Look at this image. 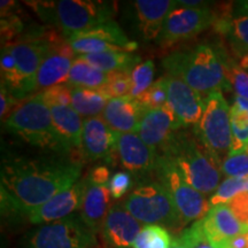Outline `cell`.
Listing matches in <instances>:
<instances>
[{
  "instance_id": "cell-42",
  "label": "cell",
  "mask_w": 248,
  "mask_h": 248,
  "mask_svg": "<svg viewBox=\"0 0 248 248\" xmlns=\"http://www.w3.org/2000/svg\"><path fill=\"white\" fill-rule=\"evenodd\" d=\"M237 7L240 9L239 14H246V15H248V1L238 2Z\"/></svg>"
},
{
  "instance_id": "cell-23",
  "label": "cell",
  "mask_w": 248,
  "mask_h": 248,
  "mask_svg": "<svg viewBox=\"0 0 248 248\" xmlns=\"http://www.w3.org/2000/svg\"><path fill=\"white\" fill-rule=\"evenodd\" d=\"M177 5L170 0H137L133 2L139 29L146 39H157L164 20Z\"/></svg>"
},
{
  "instance_id": "cell-45",
  "label": "cell",
  "mask_w": 248,
  "mask_h": 248,
  "mask_svg": "<svg viewBox=\"0 0 248 248\" xmlns=\"http://www.w3.org/2000/svg\"><path fill=\"white\" fill-rule=\"evenodd\" d=\"M215 248H230V247H229L228 245H226L225 243H223V244L217 245V246H215Z\"/></svg>"
},
{
  "instance_id": "cell-6",
  "label": "cell",
  "mask_w": 248,
  "mask_h": 248,
  "mask_svg": "<svg viewBox=\"0 0 248 248\" xmlns=\"http://www.w3.org/2000/svg\"><path fill=\"white\" fill-rule=\"evenodd\" d=\"M122 204L141 224L166 226L172 231L185 225L170 194L157 181L137 186Z\"/></svg>"
},
{
  "instance_id": "cell-18",
  "label": "cell",
  "mask_w": 248,
  "mask_h": 248,
  "mask_svg": "<svg viewBox=\"0 0 248 248\" xmlns=\"http://www.w3.org/2000/svg\"><path fill=\"white\" fill-rule=\"evenodd\" d=\"M141 223L124 208L122 203L111 206L100 234L106 248H132L141 231Z\"/></svg>"
},
{
  "instance_id": "cell-1",
  "label": "cell",
  "mask_w": 248,
  "mask_h": 248,
  "mask_svg": "<svg viewBox=\"0 0 248 248\" xmlns=\"http://www.w3.org/2000/svg\"><path fill=\"white\" fill-rule=\"evenodd\" d=\"M82 161L70 155L46 157L13 156L1 163V213L12 221L27 218L78 182Z\"/></svg>"
},
{
  "instance_id": "cell-27",
  "label": "cell",
  "mask_w": 248,
  "mask_h": 248,
  "mask_svg": "<svg viewBox=\"0 0 248 248\" xmlns=\"http://www.w3.org/2000/svg\"><path fill=\"white\" fill-rule=\"evenodd\" d=\"M108 73L93 67L84 59L77 57L70 68L67 83L71 86L101 90L107 83Z\"/></svg>"
},
{
  "instance_id": "cell-2",
  "label": "cell",
  "mask_w": 248,
  "mask_h": 248,
  "mask_svg": "<svg viewBox=\"0 0 248 248\" xmlns=\"http://www.w3.org/2000/svg\"><path fill=\"white\" fill-rule=\"evenodd\" d=\"M229 61L221 51L209 44L178 51L163 60L167 74L178 76L201 95L215 91H229Z\"/></svg>"
},
{
  "instance_id": "cell-29",
  "label": "cell",
  "mask_w": 248,
  "mask_h": 248,
  "mask_svg": "<svg viewBox=\"0 0 248 248\" xmlns=\"http://www.w3.org/2000/svg\"><path fill=\"white\" fill-rule=\"evenodd\" d=\"M172 243L170 233L160 225H145L136 238L132 248H170Z\"/></svg>"
},
{
  "instance_id": "cell-36",
  "label": "cell",
  "mask_w": 248,
  "mask_h": 248,
  "mask_svg": "<svg viewBox=\"0 0 248 248\" xmlns=\"http://www.w3.org/2000/svg\"><path fill=\"white\" fill-rule=\"evenodd\" d=\"M71 91L73 86L63 83L40 92L43 99L48 107L52 106H71Z\"/></svg>"
},
{
  "instance_id": "cell-15",
  "label": "cell",
  "mask_w": 248,
  "mask_h": 248,
  "mask_svg": "<svg viewBox=\"0 0 248 248\" xmlns=\"http://www.w3.org/2000/svg\"><path fill=\"white\" fill-rule=\"evenodd\" d=\"M159 154L146 145L137 133H119L114 159L137 178L154 173Z\"/></svg>"
},
{
  "instance_id": "cell-30",
  "label": "cell",
  "mask_w": 248,
  "mask_h": 248,
  "mask_svg": "<svg viewBox=\"0 0 248 248\" xmlns=\"http://www.w3.org/2000/svg\"><path fill=\"white\" fill-rule=\"evenodd\" d=\"M137 100L145 111L166 106L168 104V90H167L166 77L155 80L140 97L137 98Z\"/></svg>"
},
{
  "instance_id": "cell-41",
  "label": "cell",
  "mask_w": 248,
  "mask_h": 248,
  "mask_svg": "<svg viewBox=\"0 0 248 248\" xmlns=\"http://www.w3.org/2000/svg\"><path fill=\"white\" fill-rule=\"evenodd\" d=\"M230 248H248V233L239 234L232 239L225 241Z\"/></svg>"
},
{
  "instance_id": "cell-32",
  "label": "cell",
  "mask_w": 248,
  "mask_h": 248,
  "mask_svg": "<svg viewBox=\"0 0 248 248\" xmlns=\"http://www.w3.org/2000/svg\"><path fill=\"white\" fill-rule=\"evenodd\" d=\"M247 190V178H228L219 184L215 193L212 195L210 206L228 204L240 192Z\"/></svg>"
},
{
  "instance_id": "cell-28",
  "label": "cell",
  "mask_w": 248,
  "mask_h": 248,
  "mask_svg": "<svg viewBox=\"0 0 248 248\" xmlns=\"http://www.w3.org/2000/svg\"><path fill=\"white\" fill-rule=\"evenodd\" d=\"M109 98L101 90H92L73 86L71 107L80 116L95 117L104 113Z\"/></svg>"
},
{
  "instance_id": "cell-7",
  "label": "cell",
  "mask_w": 248,
  "mask_h": 248,
  "mask_svg": "<svg viewBox=\"0 0 248 248\" xmlns=\"http://www.w3.org/2000/svg\"><path fill=\"white\" fill-rule=\"evenodd\" d=\"M54 32L55 30L49 28H38L20 36L11 44L2 46L11 51L16 62L18 79L16 99L26 98L28 94L33 93L35 77L48 53Z\"/></svg>"
},
{
  "instance_id": "cell-33",
  "label": "cell",
  "mask_w": 248,
  "mask_h": 248,
  "mask_svg": "<svg viewBox=\"0 0 248 248\" xmlns=\"http://www.w3.org/2000/svg\"><path fill=\"white\" fill-rule=\"evenodd\" d=\"M131 88V73H128V71H111V73H108L107 83L101 89V91L108 98L111 99L130 95Z\"/></svg>"
},
{
  "instance_id": "cell-39",
  "label": "cell",
  "mask_w": 248,
  "mask_h": 248,
  "mask_svg": "<svg viewBox=\"0 0 248 248\" xmlns=\"http://www.w3.org/2000/svg\"><path fill=\"white\" fill-rule=\"evenodd\" d=\"M232 213L243 224L247 225L248 223V191L245 190L240 192L237 197L233 198L228 203Z\"/></svg>"
},
{
  "instance_id": "cell-37",
  "label": "cell",
  "mask_w": 248,
  "mask_h": 248,
  "mask_svg": "<svg viewBox=\"0 0 248 248\" xmlns=\"http://www.w3.org/2000/svg\"><path fill=\"white\" fill-rule=\"evenodd\" d=\"M229 80L231 89L237 97L248 100V74L240 66L230 64L229 68Z\"/></svg>"
},
{
  "instance_id": "cell-10",
  "label": "cell",
  "mask_w": 248,
  "mask_h": 248,
  "mask_svg": "<svg viewBox=\"0 0 248 248\" xmlns=\"http://www.w3.org/2000/svg\"><path fill=\"white\" fill-rule=\"evenodd\" d=\"M79 214L47 223L31 232L28 248H94L97 238Z\"/></svg>"
},
{
  "instance_id": "cell-24",
  "label": "cell",
  "mask_w": 248,
  "mask_h": 248,
  "mask_svg": "<svg viewBox=\"0 0 248 248\" xmlns=\"http://www.w3.org/2000/svg\"><path fill=\"white\" fill-rule=\"evenodd\" d=\"M214 27L217 32L223 33L228 39L232 51L243 59L248 55V15L223 12L219 16L215 14Z\"/></svg>"
},
{
  "instance_id": "cell-34",
  "label": "cell",
  "mask_w": 248,
  "mask_h": 248,
  "mask_svg": "<svg viewBox=\"0 0 248 248\" xmlns=\"http://www.w3.org/2000/svg\"><path fill=\"white\" fill-rule=\"evenodd\" d=\"M222 172L228 178H248V148L226 155L222 162Z\"/></svg>"
},
{
  "instance_id": "cell-12",
  "label": "cell",
  "mask_w": 248,
  "mask_h": 248,
  "mask_svg": "<svg viewBox=\"0 0 248 248\" xmlns=\"http://www.w3.org/2000/svg\"><path fill=\"white\" fill-rule=\"evenodd\" d=\"M68 42L76 54L85 55L102 52H131L137 43L131 42L115 21H108L91 29L71 36Z\"/></svg>"
},
{
  "instance_id": "cell-11",
  "label": "cell",
  "mask_w": 248,
  "mask_h": 248,
  "mask_svg": "<svg viewBox=\"0 0 248 248\" xmlns=\"http://www.w3.org/2000/svg\"><path fill=\"white\" fill-rule=\"evenodd\" d=\"M177 4V2H176ZM215 13L207 7H173L164 20L162 30L157 37L161 46H172L191 39L214 24Z\"/></svg>"
},
{
  "instance_id": "cell-19",
  "label": "cell",
  "mask_w": 248,
  "mask_h": 248,
  "mask_svg": "<svg viewBox=\"0 0 248 248\" xmlns=\"http://www.w3.org/2000/svg\"><path fill=\"white\" fill-rule=\"evenodd\" d=\"M182 126L168 104L162 108L146 110L139 124L137 135L152 150L159 152Z\"/></svg>"
},
{
  "instance_id": "cell-17",
  "label": "cell",
  "mask_w": 248,
  "mask_h": 248,
  "mask_svg": "<svg viewBox=\"0 0 248 248\" xmlns=\"http://www.w3.org/2000/svg\"><path fill=\"white\" fill-rule=\"evenodd\" d=\"M84 190L85 183L83 178L55 195L47 202L30 210L26 219L32 224H47L73 215L74 212L82 207Z\"/></svg>"
},
{
  "instance_id": "cell-40",
  "label": "cell",
  "mask_w": 248,
  "mask_h": 248,
  "mask_svg": "<svg viewBox=\"0 0 248 248\" xmlns=\"http://www.w3.org/2000/svg\"><path fill=\"white\" fill-rule=\"evenodd\" d=\"M0 101H1V120L6 119L7 120L9 116L12 115V113L16 109L18 106L17 105V99H15L12 93L5 88L4 85H1V94H0Z\"/></svg>"
},
{
  "instance_id": "cell-16",
  "label": "cell",
  "mask_w": 248,
  "mask_h": 248,
  "mask_svg": "<svg viewBox=\"0 0 248 248\" xmlns=\"http://www.w3.org/2000/svg\"><path fill=\"white\" fill-rule=\"evenodd\" d=\"M168 105L173 110L183 129L195 126L204 111V99L200 93L186 84L181 77L167 74Z\"/></svg>"
},
{
  "instance_id": "cell-26",
  "label": "cell",
  "mask_w": 248,
  "mask_h": 248,
  "mask_svg": "<svg viewBox=\"0 0 248 248\" xmlns=\"http://www.w3.org/2000/svg\"><path fill=\"white\" fill-rule=\"evenodd\" d=\"M79 57L105 73H111V71L131 73L140 63V58L129 52H102V53L85 54Z\"/></svg>"
},
{
  "instance_id": "cell-14",
  "label": "cell",
  "mask_w": 248,
  "mask_h": 248,
  "mask_svg": "<svg viewBox=\"0 0 248 248\" xmlns=\"http://www.w3.org/2000/svg\"><path fill=\"white\" fill-rule=\"evenodd\" d=\"M76 53L68 39H63L55 31L51 40L48 53L40 64L33 82V92L67 83L70 68Z\"/></svg>"
},
{
  "instance_id": "cell-25",
  "label": "cell",
  "mask_w": 248,
  "mask_h": 248,
  "mask_svg": "<svg viewBox=\"0 0 248 248\" xmlns=\"http://www.w3.org/2000/svg\"><path fill=\"white\" fill-rule=\"evenodd\" d=\"M51 110L53 124L61 136L73 150L82 148L83 123L82 116L71 106H52Z\"/></svg>"
},
{
  "instance_id": "cell-46",
  "label": "cell",
  "mask_w": 248,
  "mask_h": 248,
  "mask_svg": "<svg viewBox=\"0 0 248 248\" xmlns=\"http://www.w3.org/2000/svg\"><path fill=\"white\" fill-rule=\"evenodd\" d=\"M247 191H248V178H247Z\"/></svg>"
},
{
  "instance_id": "cell-4",
  "label": "cell",
  "mask_w": 248,
  "mask_h": 248,
  "mask_svg": "<svg viewBox=\"0 0 248 248\" xmlns=\"http://www.w3.org/2000/svg\"><path fill=\"white\" fill-rule=\"evenodd\" d=\"M6 129L33 146L69 155L73 148L67 144L55 129L51 110L40 92L18 105L12 115L5 121Z\"/></svg>"
},
{
  "instance_id": "cell-43",
  "label": "cell",
  "mask_w": 248,
  "mask_h": 248,
  "mask_svg": "<svg viewBox=\"0 0 248 248\" xmlns=\"http://www.w3.org/2000/svg\"><path fill=\"white\" fill-rule=\"evenodd\" d=\"M170 248H186V247L184 246V244H183L182 241L178 239V237H177V238H175V239L172 240L171 246H170Z\"/></svg>"
},
{
  "instance_id": "cell-3",
  "label": "cell",
  "mask_w": 248,
  "mask_h": 248,
  "mask_svg": "<svg viewBox=\"0 0 248 248\" xmlns=\"http://www.w3.org/2000/svg\"><path fill=\"white\" fill-rule=\"evenodd\" d=\"M176 164L183 177L202 194H210L218 187L222 177V162L194 133L176 131L157 152Z\"/></svg>"
},
{
  "instance_id": "cell-20",
  "label": "cell",
  "mask_w": 248,
  "mask_h": 248,
  "mask_svg": "<svg viewBox=\"0 0 248 248\" xmlns=\"http://www.w3.org/2000/svg\"><path fill=\"white\" fill-rule=\"evenodd\" d=\"M119 132L111 130L100 116L89 117L83 123L80 152L89 160L114 159Z\"/></svg>"
},
{
  "instance_id": "cell-5",
  "label": "cell",
  "mask_w": 248,
  "mask_h": 248,
  "mask_svg": "<svg viewBox=\"0 0 248 248\" xmlns=\"http://www.w3.org/2000/svg\"><path fill=\"white\" fill-rule=\"evenodd\" d=\"M31 7L44 20L52 22L62 36H71L111 21L115 13L114 2L93 0H60V1L31 2Z\"/></svg>"
},
{
  "instance_id": "cell-21",
  "label": "cell",
  "mask_w": 248,
  "mask_h": 248,
  "mask_svg": "<svg viewBox=\"0 0 248 248\" xmlns=\"http://www.w3.org/2000/svg\"><path fill=\"white\" fill-rule=\"evenodd\" d=\"M145 110L137 99L111 98L102 113V119L111 130L119 133H137Z\"/></svg>"
},
{
  "instance_id": "cell-22",
  "label": "cell",
  "mask_w": 248,
  "mask_h": 248,
  "mask_svg": "<svg viewBox=\"0 0 248 248\" xmlns=\"http://www.w3.org/2000/svg\"><path fill=\"white\" fill-rule=\"evenodd\" d=\"M203 228L214 247L239 234L248 233V226L241 223L228 204L214 206L202 218Z\"/></svg>"
},
{
  "instance_id": "cell-9",
  "label": "cell",
  "mask_w": 248,
  "mask_h": 248,
  "mask_svg": "<svg viewBox=\"0 0 248 248\" xmlns=\"http://www.w3.org/2000/svg\"><path fill=\"white\" fill-rule=\"evenodd\" d=\"M193 133L208 150L221 157L230 152L232 142L230 107L222 91L212 92L204 98V111Z\"/></svg>"
},
{
  "instance_id": "cell-13",
  "label": "cell",
  "mask_w": 248,
  "mask_h": 248,
  "mask_svg": "<svg viewBox=\"0 0 248 248\" xmlns=\"http://www.w3.org/2000/svg\"><path fill=\"white\" fill-rule=\"evenodd\" d=\"M109 170L106 167L92 169L84 178L85 190L79 215L94 233H100L110 207Z\"/></svg>"
},
{
  "instance_id": "cell-44",
  "label": "cell",
  "mask_w": 248,
  "mask_h": 248,
  "mask_svg": "<svg viewBox=\"0 0 248 248\" xmlns=\"http://www.w3.org/2000/svg\"><path fill=\"white\" fill-rule=\"evenodd\" d=\"M240 67L243 68V69H248V55H246V57H244L243 59H241Z\"/></svg>"
},
{
  "instance_id": "cell-38",
  "label": "cell",
  "mask_w": 248,
  "mask_h": 248,
  "mask_svg": "<svg viewBox=\"0 0 248 248\" xmlns=\"http://www.w3.org/2000/svg\"><path fill=\"white\" fill-rule=\"evenodd\" d=\"M132 185V178L129 172H116L109 181V191L111 198L121 199L126 194Z\"/></svg>"
},
{
  "instance_id": "cell-35",
  "label": "cell",
  "mask_w": 248,
  "mask_h": 248,
  "mask_svg": "<svg viewBox=\"0 0 248 248\" xmlns=\"http://www.w3.org/2000/svg\"><path fill=\"white\" fill-rule=\"evenodd\" d=\"M178 239L186 248H215L204 231L202 219L194 222L190 228L181 232Z\"/></svg>"
},
{
  "instance_id": "cell-8",
  "label": "cell",
  "mask_w": 248,
  "mask_h": 248,
  "mask_svg": "<svg viewBox=\"0 0 248 248\" xmlns=\"http://www.w3.org/2000/svg\"><path fill=\"white\" fill-rule=\"evenodd\" d=\"M154 175L170 194L184 224L202 219L210 210V202L204 194L188 184L171 160L164 155L157 156Z\"/></svg>"
},
{
  "instance_id": "cell-31",
  "label": "cell",
  "mask_w": 248,
  "mask_h": 248,
  "mask_svg": "<svg viewBox=\"0 0 248 248\" xmlns=\"http://www.w3.org/2000/svg\"><path fill=\"white\" fill-rule=\"evenodd\" d=\"M155 66L153 61L148 60L140 62L137 67L131 71L132 88L130 92V97L137 99L144 93L150 86L153 84Z\"/></svg>"
}]
</instances>
